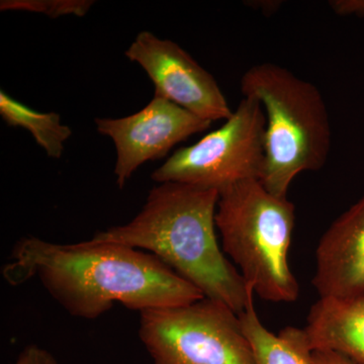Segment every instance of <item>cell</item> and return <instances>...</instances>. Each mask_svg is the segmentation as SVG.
<instances>
[{
	"label": "cell",
	"mask_w": 364,
	"mask_h": 364,
	"mask_svg": "<svg viewBox=\"0 0 364 364\" xmlns=\"http://www.w3.org/2000/svg\"><path fill=\"white\" fill-rule=\"evenodd\" d=\"M267 117L255 98L243 97L232 116L198 142L176 151L153 172L158 183L178 182L223 191L262 176Z\"/></svg>",
	"instance_id": "6"
},
{
	"label": "cell",
	"mask_w": 364,
	"mask_h": 364,
	"mask_svg": "<svg viewBox=\"0 0 364 364\" xmlns=\"http://www.w3.org/2000/svg\"><path fill=\"white\" fill-rule=\"evenodd\" d=\"M210 124L156 95L131 116L95 119L98 133L109 136L116 147L114 176L121 189L144 163L161 159L177 144L205 132Z\"/></svg>",
	"instance_id": "8"
},
{
	"label": "cell",
	"mask_w": 364,
	"mask_h": 364,
	"mask_svg": "<svg viewBox=\"0 0 364 364\" xmlns=\"http://www.w3.org/2000/svg\"><path fill=\"white\" fill-rule=\"evenodd\" d=\"M329 6L341 16H364V0H331Z\"/></svg>",
	"instance_id": "15"
},
{
	"label": "cell",
	"mask_w": 364,
	"mask_h": 364,
	"mask_svg": "<svg viewBox=\"0 0 364 364\" xmlns=\"http://www.w3.org/2000/svg\"><path fill=\"white\" fill-rule=\"evenodd\" d=\"M312 282L320 298L364 296V196L320 239Z\"/></svg>",
	"instance_id": "9"
},
{
	"label": "cell",
	"mask_w": 364,
	"mask_h": 364,
	"mask_svg": "<svg viewBox=\"0 0 364 364\" xmlns=\"http://www.w3.org/2000/svg\"><path fill=\"white\" fill-rule=\"evenodd\" d=\"M219 198L213 189L159 183L131 222L100 232L90 240L150 251L205 298L222 301L239 315L254 289L218 244Z\"/></svg>",
	"instance_id": "2"
},
{
	"label": "cell",
	"mask_w": 364,
	"mask_h": 364,
	"mask_svg": "<svg viewBox=\"0 0 364 364\" xmlns=\"http://www.w3.org/2000/svg\"><path fill=\"white\" fill-rule=\"evenodd\" d=\"M139 337L153 364H255L238 314L213 299L143 311Z\"/></svg>",
	"instance_id": "5"
},
{
	"label": "cell",
	"mask_w": 364,
	"mask_h": 364,
	"mask_svg": "<svg viewBox=\"0 0 364 364\" xmlns=\"http://www.w3.org/2000/svg\"><path fill=\"white\" fill-rule=\"evenodd\" d=\"M312 363L313 364H358L337 352L322 350L312 352Z\"/></svg>",
	"instance_id": "16"
},
{
	"label": "cell",
	"mask_w": 364,
	"mask_h": 364,
	"mask_svg": "<svg viewBox=\"0 0 364 364\" xmlns=\"http://www.w3.org/2000/svg\"><path fill=\"white\" fill-rule=\"evenodd\" d=\"M11 364H60L49 351L37 345H28Z\"/></svg>",
	"instance_id": "14"
},
{
	"label": "cell",
	"mask_w": 364,
	"mask_h": 364,
	"mask_svg": "<svg viewBox=\"0 0 364 364\" xmlns=\"http://www.w3.org/2000/svg\"><path fill=\"white\" fill-rule=\"evenodd\" d=\"M254 291L239 320L242 331L250 344L255 364H313L312 350L303 329L287 327L273 334L261 323L254 306Z\"/></svg>",
	"instance_id": "11"
},
{
	"label": "cell",
	"mask_w": 364,
	"mask_h": 364,
	"mask_svg": "<svg viewBox=\"0 0 364 364\" xmlns=\"http://www.w3.org/2000/svg\"><path fill=\"white\" fill-rule=\"evenodd\" d=\"M124 56L148 74L156 97L210 123L226 121L233 114L214 76L176 43L143 31Z\"/></svg>",
	"instance_id": "7"
},
{
	"label": "cell",
	"mask_w": 364,
	"mask_h": 364,
	"mask_svg": "<svg viewBox=\"0 0 364 364\" xmlns=\"http://www.w3.org/2000/svg\"><path fill=\"white\" fill-rule=\"evenodd\" d=\"M93 4L92 0H1L0 11H28L57 18L64 16H85Z\"/></svg>",
	"instance_id": "13"
},
{
	"label": "cell",
	"mask_w": 364,
	"mask_h": 364,
	"mask_svg": "<svg viewBox=\"0 0 364 364\" xmlns=\"http://www.w3.org/2000/svg\"><path fill=\"white\" fill-rule=\"evenodd\" d=\"M0 116L9 126L30 132L36 143L50 158L59 159L63 155L65 142L70 138L72 130L70 127L61 123V117L56 112L36 111L1 90Z\"/></svg>",
	"instance_id": "12"
},
{
	"label": "cell",
	"mask_w": 364,
	"mask_h": 364,
	"mask_svg": "<svg viewBox=\"0 0 364 364\" xmlns=\"http://www.w3.org/2000/svg\"><path fill=\"white\" fill-rule=\"evenodd\" d=\"M4 270L11 284L39 277L74 317L95 320L119 303L143 312L189 305L202 291L159 258L138 249L88 240L77 244L21 239Z\"/></svg>",
	"instance_id": "1"
},
{
	"label": "cell",
	"mask_w": 364,
	"mask_h": 364,
	"mask_svg": "<svg viewBox=\"0 0 364 364\" xmlns=\"http://www.w3.org/2000/svg\"><path fill=\"white\" fill-rule=\"evenodd\" d=\"M243 97L255 98L267 117L265 161L260 182L287 198L291 182L324 166L331 150V124L322 93L277 64L250 67L240 81Z\"/></svg>",
	"instance_id": "3"
},
{
	"label": "cell",
	"mask_w": 364,
	"mask_h": 364,
	"mask_svg": "<svg viewBox=\"0 0 364 364\" xmlns=\"http://www.w3.org/2000/svg\"><path fill=\"white\" fill-rule=\"evenodd\" d=\"M296 207L257 179L239 182L220 193L215 227L223 251L260 299L293 303L299 286L289 262Z\"/></svg>",
	"instance_id": "4"
},
{
	"label": "cell",
	"mask_w": 364,
	"mask_h": 364,
	"mask_svg": "<svg viewBox=\"0 0 364 364\" xmlns=\"http://www.w3.org/2000/svg\"><path fill=\"white\" fill-rule=\"evenodd\" d=\"M303 331L311 350L337 352L364 364V296L318 299Z\"/></svg>",
	"instance_id": "10"
}]
</instances>
